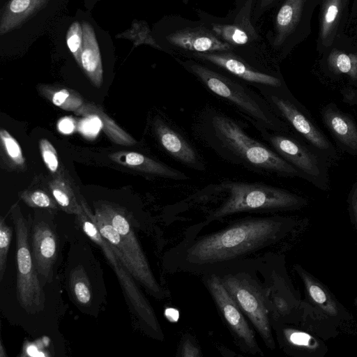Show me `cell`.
<instances>
[{
  "instance_id": "obj_25",
  "label": "cell",
  "mask_w": 357,
  "mask_h": 357,
  "mask_svg": "<svg viewBox=\"0 0 357 357\" xmlns=\"http://www.w3.org/2000/svg\"><path fill=\"white\" fill-rule=\"evenodd\" d=\"M79 115H96L101 122V126L107 135L115 143L121 145H133L136 141L122 130L114 121L111 119L102 110L96 105L87 103L84 105L75 112Z\"/></svg>"
},
{
  "instance_id": "obj_24",
  "label": "cell",
  "mask_w": 357,
  "mask_h": 357,
  "mask_svg": "<svg viewBox=\"0 0 357 357\" xmlns=\"http://www.w3.org/2000/svg\"><path fill=\"white\" fill-rule=\"evenodd\" d=\"M211 30L223 41L231 45H243L257 37L249 19L231 24H213Z\"/></svg>"
},
{
  "instance_id": "obj_40",
  "label": "cell",
  "mask_w": 357,
  "mask_h": 357,
  "mask_svg": "<svg viewBox=\"0 0 357 357\" xmlns=\"http://www.w3.org/2000/svg\"><path fill=\"white\" fill-rule=\"evenodd\" d=\"M275 0H261L260 7L265 9L270 6Z\"/></svg>"
},
{
  "instance_id": "obj_17",
  "label": "cell",
  "mask_w": 357,
  "mask_h": 357,
  "mask_svg": "<svg viewBox=\"0 0 357 357\" xmlns=\"http://www.w3.org/2000/svg\"><path fill=\"white\" fill-rule=\"evenodd\" d=\"M112 160L143 173L176 181L188 180L185 173L145 155L133 151H120L110 155Z\"/></svg>"
},
{
  "instance_id": "obj_4",
  "label": "cell",
  "mask_w": 357,
  "mask_h": 357,
  "mask_svg": "<svg viewBox=\"0 0 357 357\" xmlns=\"http://www.w3.org/2000/svg\"><path fill=\"white\" fill-rule=\"evenodd\" d=\"M91 216L102 236L133 278L154 298L161 300L169 297V291L155 278L124 213L116 207L102 205Z\"/></svg>"
},
{
  "instance_id": "obj_18",
  "label": "cell",
  "mask_w": 357,
  "mask_h": 357,
  "mask_svg": "<svg viewBox=\"0 0 357 357\" xmlns=\"http://www.w3.org/2000/svg\"><path fill=\"white\" fill-rule=\"evenodd\" d=\"M83 46L81 54V67L91 82L96 87L102 84V65L101 55L93 26L86 21L82 23Z\"/></svg>"
},
{
  "instance_id": "obj_20",
  "label": "cell",
  "mask_w": 357,
  "mask_h": 357,
  "mask_svg": "<svg viewBox=\"0 0 357 357\" xmlns=\"http://www.w3.org/2000/svg\"><path fill=\"white\" fill-rule=\"evenodd\" d=\"M50 0H10L2 8L0 18V33L3 35L19 27Z\"/></svg>"
},
{
  "instance_id": "obj_21",
  "label": "cell",
  "mask_w": 357,
  "mask_h": 357,
  "mask_svg": "<svg viewBox=\"0 0 357 357\" xmlns=\"http://www.w3.org/2000/svg\"><path fill=\"white\" fill-rule=\"evenodd\" d=\"M280 347L287 352L317 353L323 351L320 342L310 334L297 328L289 327L284 323L273 326Z\"/></svg>"
},
{
  "instance_id": "obj_34",
  "label": "cell",
  "mask_w": 357,
  "mask_h": 357,
  "mask_svg": "<svg viewBox=\"0 0 357 357\" xmlns=\"http://www.w3.org/2000/svg\"><path fill=\"white\" fill-rule=\"evenodd\" d=\"M39 145L44 163L51 172L56 173L59 164L55 148L46 139H41Z\"/></svg>"
},
{
  "instance_id": "obj_22",
  "label": "cell",
  "mask_w": 357,
  "mask_h": 357,
  "mask_svg": "<svg viewBox=\"0 0 357 357\" xmlns=\"http://www.w3.org/2000/svg\"><path fill=\"white\" fill-rule=\"evenodd\" d=\"M305 0H285L275 16L273 45L280 46L298 24Z\"/></svg>"
},
{
  "instance_id": "obj_6",
  "label": "cell",
  "mask_w": 357,
  "mask_h": 357,
  "mask_svg": "<svg viewBox=\"0 0 357 357\" xmlns=\"http://www.w3.org/2000/svg\"><path fill=\"white\" fill-rule=\"evenodd\" d=\"M255 257L216 273L265 346L275 349L267 289L258 275Z\"/></svg>"
},
{
  "instance_id": "obj_23",
  "label": "cell",
  "mask_w": 357,
  "mask_h": 357,
  "mask_svg": "<svg viewBox=\"0 0 357 357\" xmlns=\"http://www.w3.org/2000/svg\"><path fill=\"white\" fill-rule=\"evenodd\" d=\"M326 67L334 77H344L347 86L357 89V53L333 50L326 58Z\"/></svg>"
},
{
  "instance_id": "obj_26",
  "label": "cell",
  "mask_w": 357,
  "mask_h": 357,
  "mask_svg": "<svg viewBox=\"0 0 357 357\" xmlns=\"http://www.w3.org/2000/svg\"><path fill=\"white\" fill-rule=\"evenodd\" d=\"M49 188L57 204L64 212L76 215L81 212L80 198H77L73 188L63 177H54L49 183Z\"/></svg>"
},
{
  "instance_id": "obj_28",
  "label": "cell",
  "mask_w": 357,
  "mask_h": 357,
  "mask_svg": "<svg viewBox=\"0 0 357 357\" xmlns=\"http://www.w3.org/2000/svg\"><path fill=\"white\" fill-rule=\"evenodd\" d=\"M39 89L46 98L64 110L75 112L84 103L77 92L68 89H56L47 86H40Z\"/></svg>"
},
{
  "instance_id": "obj_1",
  "label": "cell",
  "mask_w": 357,
  "mask_h": 357,
  "mask_svg": "<svg viewBox=\"0 0 357 357\" xmlns=\"http://www.w3.org/2000/svg\"><path fill=\"white\" fill-rule=\"evenodd\" d=\"M295 225L293 218L281 215L236 220L222 229L195 236L173 247L167 257V268L173 273L200 276L218 273L259 257L257 254L283 240Z\"/></svg>"
},
{
  "instance_id": "obj_15",
  "label": "cell",
  "mask_w": 357,
  "mask_h": 357,
  "mask_svg": "<svg viewBox=\"0 0 357 357\" xmlns=\"http://www.w3.org/2000/svg\"><path fill=\"white\" fill-rule=\"evenodd\" d=\"M321 121L339 148L357 156V123L349 114L334 102L325 105L320 110Z\"/></svg>"
},
{
  "instance_id": "obj_30",
  "label": "cell",
  "mask_w": 357,
  "mask_h": 357,
  "mask_svg": "<svg viewBox=\"0 0 357 357\" xmlns=\"http://www.w3.org/2000/svg\"><path fill=\"white\" fill-rule=\"evenodd\" d=\"M70 289L74 298L81 305H87L91 299V291L88 279L79 270L73 273Z\"/></svg>"
},
{
  "instance_id": "obj_31",
  "label": "cell",
  "mask_w": 357,
  "mask_h": 357,
  "mask_svg": "<svg viewBox=\"0 0 357 357\" xmlns=\"http://www.w3.org/2000/svg\"><path fill=\"white\" fill-rule=\"evenodd\" d=\"M66 43L77 63L81 66L83 30L79 22H75L70 26L66 35Z\"/></svg>"
},
{
  "instance_id": "obj_33",
  "label": "cell",
  "mask_w": 357,
  "mask_h": 357,
  "mask_svg": "<svg viewBox=\"0 0 357 357\" xmlns=\"http://www.w3.org/2000/svg\"><path fill=\"white\" fill-rule=\"evenodd\" d=\"M13 236V228L8 226L5 219H0V280H2L6 271L7 255Z\"/></svg>"
},
{
  "instance_id": "obj_14",
  "label": "cell",
  "mask_w": 357,
  "mask_h": 357,
  "mask_svg": "<svg viewBox=\"0 0 357 357\" xmlns=\"http://www.w3.org/2000/svg\"><path fill=\"white\" fill-rule=\"evenodd\" d=\"M196 59L209 62L230 74L256 86L282 89L286 87L283 79L278 76L259 71L244 59L231 52H195Z\"/></svg>"
},
{
  "instance_id": "obj_12",
  "label": "cell",
  "mask_w": 357,
  "mask_h": 357,
  "mask_svg": "<svg viewBox=\"0 0 357 357\" xmlns=\"http://www.w3.org/2000/svg\"><path fill=\"white\" fill-rule=\"evenodd\" d=\"M29 225L31 254L40 283L52 282L58 257L56 229L51 222L44 219H34Z\"/></svg>"
},
{
  "instance_id": "obj_19",
  "label": "cell",
  "mask_w": 357,
  "mask_h": 357,
  "mask_svg": "<svg viewBox=\"0 0 357 357\" xmlns=\"http://www.w3.org/2000/svg\"><path fill=\"white\" fill-rule=\"evenodd\" d=\"M294 270L303 282L309 300L326 315L337 318L340 317V305L329 290L300 265H295Z\"/></svg>"
},
{
  "instance_id": "obj_36",
  "label": "cell",
  "mask_w": 357,
  "mask_h": 357,
  "mask_svg": "<svg viewBox=\"0 0 357 357\" xmlns=\"http://www.w3.org/2000/svg\"><path fill=\"white\" fill-rule=\"evenodd\" d=\"M347 201L351 220L357 229V180L353 183Z\"/></svg>"
},
{
  "instance_id": "obj_13",
  "label": "cell",
  "mask_w": 357,
  "mask_h": 357,
  "mask_svg": "<svg viewBox=\"0 0 357 357\" xmlns=\"http://www.w3.org/2000/svg\"><path fill=\"white\" fill-rule=\"evenodd\" d=\"M153 130L161 147L174 160L197 171H205L204 159L176 126L158 116L153 122Z\"/></svg>"
},
{
  "instance_id": "obj_9",
  "label": "cell",
  "mask_w": 357,
  "mask_h": 357,
  "mask_svg": "<svg viewBox=\"0 0 357 357\" xmlns=\"http://www.w3.org/2000/svg\"><path fill=\"white\" fill-rule=\"evenodd\" d=\"M82 207L81 212L77 216L84 231L101 248L109 264L113 267L134 312L141 324L145 326L146 331L152 337L163 340L164 333L151 305L136 285L133 277L114 252L110 244L100 234L92 218V211L87 204H83Z\"/></svg>"
},
{
  "instance_id": "obj_16",
  "label": "cell",
  "mask_w": 357,
  "mask_h": 357,
  "mask_svg": "<svg viewBox=\"0 0 357 357\" xmlns=\"http://www.w3.org/2000/svg\"><path fill=\"white\" fill-rule=\"evenodd\" d=\"M166 38L176 47L195 52H227L232 48L212 30L204 27L179 29L169 34Z\"/></svg>"
},
{
  "instance_id": "obj_10",
  "label": "cell",
  "mask_w": 357,
  "mask_h": 357,
  "mask_svg": "<svg viewBox=\"0 0 357 357\" xmlns=\"http://www.w3.org/2000/svg\"><path fill=\"white\" fill-rule=\"evenodd\" d=\"M10 213L16 234L17 299L27 312H39L44 309L45 296L31 254L29 225L17 204L12 206Z\"/></svg>"
},
{
  "instance_id": "obj_7",
  "label": "cell",
  "mask_w": 357,
  "mask_h": 357,
  "mask_svg": "<svg viewBox=\"0 0 357 357\" xmlns=\"http://www.w3.org/2000/svg\"><path fill=\"white\" fill-rule=\"evenodd\" d=\"M257 130L273 150L301 173L303 179L321 190H329V169L333 164L323 153L294 132Z\"/></svg>"
},
{
  "instance_id": "obj_35",
  "label": "cell",
  "mask_w": 357,
  "mask_h": 357,
  "mask_svg": "<svg viewBox=\"0 0 357 357\" xmlns=\"http://www.w3.org/2000/svg\"><path fill=\"white\" fill-rule=\"evenodd\" d=\"M178 356L182 357H199L202 356L201 351L195 340L190 335H185L180 342Z\"/></svg>"
},
{
  "instance_id": "obj_27",
  "label": "cell",
  "mask_w": 357,
  "mask_h": 357,
  "mask_svg": "<svg viewBox=\"0 0 357 357\" xmlns=\"http://www.w3.org/2000/svg\"><path fill=\"white\" fill-rule=\"evenodd\" d=\"M342 9L341 0H323L321 11L320 37L322 43L330 45L336 33Z\"/></svg>"
},
{
  "instance_id": "obj_3",
  "label": "cell",
  "mask_w": 357,
  "mask_h": 357,
  "mask_svg": "<svg viewBox=\"0 0 357 357\" xmlns=\"http://www.w3.org/2000/svg\"><path fill=\"white\" fill-rule=\"evenodd\" d=\"M190 199L220 200L197 226L208 225L241 213H273L298 210L307 204L302 196L286 189L259 183L223 181L210 184L192 195Z\"/></svg>"
},
{
  "instance_id": "obj_41",
  "label": "cell",
  "mask_w": 357,
  "mask_h": 357,
  "mask_svg": "<svg viewBox=\"0 0 357 357\" xmlns=\"http://www.w3.org/2000/svg\"><path fill=\"white\" fill-rule=\"evenodd\" d=\"M0 348H1V349H0V351H1L0 356L1 357L4 356V355L3 354L4 350H3V344L2 343H1Z\"/></svg>"
},
{
  "instance_id": "obj_37",
  "label": "cell",
  "mask_w": 357,
  "mask_h": 357,
  "mask_svg": "<svg viewBox=\"0 0 357 357\" xmlns=\"http://www.w3.org/2000/svg\"><path fill=\"white\" fill-rule=\"evenodd\" d=\"M340 93L342 96L343 101L351 105L357 106V91L352 88H342L340 89Z\"/></svg>"
},
{
  "instance_id": "obj_8",
  "label": "cell",
  "mask_w": 357,
  "mask_h": 357,
  "mask_svg": "<svg viewBox=\"0 0 357 357\" xmlns=\"http://www.w3.org/2000/svg\"><path fill=\"white\" fill-rule=\"evenodd\" d=\"M256 87L277 115L289 125L295 135L323 153L333 164L340 159L335 145L287 86L282 89L261 86Z\"/></svg>"
},
{
  "instance_id": "obj_39",
  "label": "cell",
  "mask_w": 357,
  "mask_h": 357,
  "mask_svg": "<svg viewBox=\"0 0 357 357\" xmlns=\"http://www.w3.org/2000/svg\"><path fill=\"white\" fill-rule=\"evenodd\" d=\"M165 314L167 319L172 322L176 321L179 317L178 310L174 308H167Z\"/></svg>"
},
{
  "instance_id": "obj_42",
  "label": "cell",
  "mask_w": 357,
  "mask_h": 357,
  "mask_svg": "<svg viewBox=\"0 0 357 357\" xmlns=\"http://www.w3.org/2000/svg\"><path fill=\"white\" fill-rule=\"evenodd\" d=\"M355 304H356V308H357V298L355 301Z\"/></svg>"
},
{
  "instance_id": "obj_32",
  "label": "cell",
  "mask_w": 357,
  "mask_h": 357,
  "mask_svg": "<svg viewBox=\"0 0 357 357\" xmlns=\"http://www.w3.org/2000/svg\"><path fill=\"white\" fill-rule=\"evenodd\" d=\"M0 138L8 158L15 165H23L24 158L17 141L4 129L0 130Z\"/></svg>"
},
{
  "instance_id": "obj_2",
  "label": "cell",
  "mask_w": 357,
  "mask_h": 357,
  "mask_svg": "<svg viewBox=\"0 0 357 357\" xmlns=\"http://www.w3.org/2000/svg\"><path fill=\"white\" fill-rule=\"evenodd\" d=\"M192 128L197 139L228 162L264 175L302 178L274 150L250 136L238 121L216 108L204 109Z\"/></svg>"
},
{
  "instance_id": "obj_38",
  "label": "cell",
  "mask_w": 357,
  "mask_h": 357,
  "mask_svg": "<svg viewBox=\"0 0 357 357\" xmlns=\"http://www.w3.org/2000/svg\"><path fill=\"white\" fill-rule=\"evenodd\" d=\"M59 128L63 133H70L74 129V124L69 119H63L59 123Z\"/></svg>"
},
{
  "instance_id": "obj_11",
  "label": "cell",
  "mask_w": 357,
  "mask_h": 357,
  "mask_svg": "<svg viewBox=\"0 0 357 357\" xmlns=\"http://www.w3.org/2000/svg\"><path fill=\"white\" fill-rule=\"evenodd\" d=\"M202 280L238 348L245 353L264 356L257 341L255 329L219 276L215 273L206 274L202 276Z\"/></svg>"
},
{
  "instance_id": "obj_5",
  "label": "cell",
  "mask_w": 357,
  "mask_h": 357,
  "mask_svg": "<svg viewBox=\"0 0 357 357\" xmlns=\"http://www.w3.org/2000/svg\"><path fill=\"white\" fill-rule=\"evenodd\" d=\"M182 64L208 90L233 105L256 129L293 132L266 100L245 84L192 61Z\"/></svg>"
},
{
  "instance_id": "obj_29",
  "label": "cell",
  "mask_w": 357,
  "mask_h": 357,
  "mask_svg": "<svg viewBox=\"0 0 357 357\" xmlns=\"http://www.w3.org/2000/svg\"><path fill=\"white\" fill-rule=\"evenodd\" d=\"M21 199L29 206L56 210L57 203L52 195L41 189L26 190L20 195Z\"/></svg>"
}]
</instances>
